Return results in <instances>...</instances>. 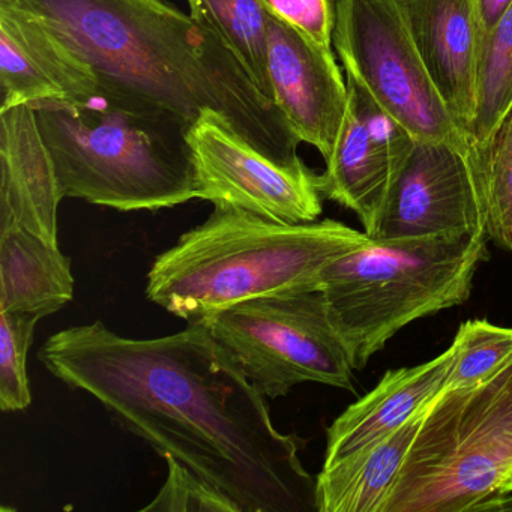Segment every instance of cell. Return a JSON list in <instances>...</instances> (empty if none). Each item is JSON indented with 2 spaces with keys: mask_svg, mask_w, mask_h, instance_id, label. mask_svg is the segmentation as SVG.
<instances>
[{
  "mask_svg": "<svg viewBox=\"0 0 512 512\" xmlns=\"http://www.w3.org/2000/svg\"><path fill=\"white\" fill-rule=\"evenodd\" d=\"M512 491V475L509 476L508 479H506L505 482L502 484V493H511Z\"/></svg>",
  "mask_w": 512,
  "mask_h": 512,
  "instance_id": "4316f807",
  "label": "cell"
},
{
  "mask_svg": "<svg viewBox=\"0 0 512 512\" xmlns=\"http://www.w3.org/2000/svg\"><path fill=\"white\" fill-rule=\"evenodd\" d=\"M401 4L440 98L469 137L478 109L484 40L479 0H401Z\"/></svg>",
  "mask_w": 512,
  "mask_h": 512,
  "instance_id": "5bb4252c",
  "label": "cell"
},
{
  "mask_svg": "<svg viewBox=\"0 0 512 512\" xmlns=\"http://www.w3.org/2000/svg\"><path fill=\"white\" fill-rule=\"evenodd\" d=\"M34 110L62 199L122 212L199 199L190 125L181 119L100 91L83 103Z\"/></svg>",
  "mask_w": 512,
  "mask_h": 512,
  "instance_id": "277c9868",
  "label": "cell"
},
{
  "mask_svg": "<svg viewBox=\"0 0 512 512\" xmlns=\"http://www.w3.org/2000/svg\"><path fill=\"white\" fill-rule=\"evenodd\" d=\"M346 83V115L325 160L320 191L323 199L355 212L371 236L416 140L355 82Z\"/></svg>",
  "mask_w": 512,
  "mask_h": 512,
  "instance_id": "8fae6325",
  "label": "cell"
},
{
  "mask_svg": "<svg viewBox=\"0 0 512 512\" xmlns=\"http://www.w3.org/2000/svg\"><path fill=\"white\" fill-rule=\"evenodd\" d=\"M370 239L335 220L289 224L214 208L155 259L146 298L188 323L251 299L319 290L334 260Z\"/></svg>",
  "mask_w": 512,
  "mask_h": 512,
  "instance_id": "3957f363",
  "label": "cell"
},
{
  "mask_svg": "<svg viewBox=\"0 0 512 512\" xmlns=\"http://www.w3.org/2000/svg\"><path fill=\"white\" fill-rule=\"evenodd\" d=\"M484 146L415 142L370 238L485 229Z\"/></svg>",
  "mask_w": 512,
  "mask_h": 512,
  "instance_id": "30bf717a",
  "label": "cell"
},
{
  "mask_svg": "<svg viewBox=\"0 0 512 512\" xmlns=\"http://www.w3.org/2000/svg\"><path fill=\"white\" fill-rule=\"evenodd\" d=\"M164 460L169 467L166 482L160 493L142 511L241 512L229 497L215 490L175 458L167 457Z\"/></svg>",
  "mask_w": 512,
  "mask_h": 512,
  "instance_id": "cb8c5ba5",
  "label": "cell"
},
{
  "mask_svg": "<svg viewBox=\"0 0 512 512\" xmlns=\"http://www.w3.org/2000/svg\"><path fill=\"white\" fill-rule=\"evenodd\" d=\"M512 0H479V13H481L482 29L484 35L494 28L499 22L502 14L505 13Z\"/></svg>",
  "mask_w": 512,
  "mask_h": 512,
  "instance_id": "484cf974",
  "label": "cell"
},
{
  "mask_svg": "<svg viewBox=\"0 0 512 512\" xmlns=\"http://www.w3.org/2000/svg\"><path fill=\"white\" fill-rule=\"evenodd\" d=\"M199 199L280 223H313L322 215L320 175L269 157L220 113L206 110L187 133Z\"/></svg>",
  "mask_w": 512,
  "mask_h": 512,
  "instance_id": "9c48e42d",
  "label": "cell"
},
{
  "mask_svg": "<svg viewBox=\"0 0 512 512\" xmlns=\"http://www.w3.org/2000/svg\"><path fill=\"white\" fill-rule=\"evenodd\" d=\"M482 179L488 241L512 254V110L484 146Z\"/></svg>",
  "mask_w": 512,
  "mask_h": 512,
  "instance_id": "44dd1931",
  "label": "cell"
},
{
  "mask_svg": "<svg viewBox=\"0 0 512 512\" xmlns=\"http://www.w3.org/2000/svg\"><path fill=\"white\" fill-rule=\"evenodd\" d=\"M452 346L454 361L443 389L475 385L512 355V328L496 326L487 320H467L458 328Z\"/></svg>",
  "mask_w": 512,
  "mask_h": 512,
  "instance_id": "7402d4cb",
  "label": "cell"
},
{
  "mask_svg": "<svg viewBox=\"0 0 512 512\" xmlns=\"http://www.w3.org/2000/svg\"><path fill=\"white\" fill-rule=\"evenodd\" d=\"M0 86V113L26 104L83 103L98 94L94 70L11 0H0Z\"/></svg>",
  "mask_w": 512,
  "mask_h": 512,
  "instance_id": "4fadbf2b",
  "label": "cell"
},
{
  "mask_svg": "<svg viewBox=\"0 0 512 512\" xmlns=\"http://www.w3.org/2000/svg\"><path fill=\"white\" fill-rule=\"evenodd\" d=\"M268 70L274 103L299 142L328 158L347 107L334 52L269 14Z\"/></svg>",
  "mask_w": 512,
  "mask_h": 512,
  "instance_id": "7c38bea8",
  "label": "cell"
},
{
  "mask_svg": "<svg viewBox=\"0 0 512 512\" xmlns=\"http://www.w3.org/2000/svg\"><path fill=\"white\" fill-rule=\"evenodd\" d=\"M38 358L239 511H317L316 478L301 460L305 440L275 428L266 397L205 323L149 340L121 337L103 322L74 326L52 335Z\"/></svg>",
  "mask_w": 512,
  "mask_h": 512,
  "instance_id": "6da1fadb",
  "label": "cell"
},
{
  "mask_svg": "<svg viewBox=\"0 0 512 512\" xmlns=\"http://www.w3.org/2000/svg\"><path fill=\"white\" fill-rule=\"evenodd\" d=\"M40 317L0 310V409L20 412L32 401L28 377V353Z\"/></svg>",
  "mask_w": 512,
  "mask_h": 512,
  "instance_id": "603a6c76",
  "label": "cell"
},
{
  "mask_svg": "<svg viewBox=\"0 0 512 512\" xmlns=\"http://www.w3.org/2000/svg\"><path fill=\"white\" fill-rule=\"evenodd\" d=\"M62 200L34 107L0 113V229L25 227L59 247Z\"/></svg>",
  "mask_w": 512,
  "mask_h": 512,
  "instance_id": "9a60e30c",
  "label": "cell"
},
{
  "mask_svg": "<svg viewBox=\"0 0 512 512\" xmlns=\"http://www.w3.org/2000/svg\"><path fill=\"white\" fill-rule=\"evenodd\" d=\"M332 46L346 71L416 142L470 146L419 55L401 0H332Z\"/></svg>",
  "mask_w": 512,
  "mask_h": 512,
  "instance_id": "ba28073f",
  "label": "cell"
},
{
  "mask_svg": "<svg viewBox=\"0 0 512 512\" xmlns=\"http://www.w3.org/2000/svg\"><path fill=\"white\" fill-rule=\"evenodd\" d=\"M427 406L383 439L323 466L316 478L317 512H382Z\"/></svg>",
  "mask_w": 512,
  "mask_h": 512,
  "instance_id": "ac0fdd59",
  "label": "cell"
},
{
  "mask_svg": "<svg viewBox=\"0 0 512 512\" xmlns=\"http://www.w3.org/2000/svg\"><path fill=\"white\" fill-rule=\"evenodd\" d=\"M512 110V2L482 40L478 109L469 137L485 146Z\"/></svg>",
  "mask_w": 512,
  "mask_h": 512,
  "instance_id": "ffe728a7",
  "label": "cell"
},
{
  "mask_svg": "<svg viewBox=\"0 0 512 512\" xmlns=\"http://www.w3.org/2000/svg\"><path fill=\"white\" fill-rule=\"evenodd\" d=\"M485 229L370 238L323 271L320 290L355 370L422 317L464 304L490 259Z\"/></svg>",
  "mask_w": 512,
  "mask_h": 512,
  "instance_id": "5b68a950",
  "label": "cell"
},
{
  "mask_svg": "<svg viewBox=\"0 0 512 512\" xmlns=\"http://www.w3.org/2000/svg\"><path fill=\"white\" fill-rule=\"evenodd\" d=\"M512 475V355L428 403L382 512L496 511Z\"/></svg>",
  "mask_w": 512,
  "mask_h": 512,
  "instance_id": "8992f818",
  "label": "cell"
},
{
  "mask_svg": "<svg viewBox=\"0 0 512 512\" xmlns=\"http://www.w3.org/2000/svg\"><path fill=\"white\" fill-rule=\"evenodd\" d=\"M94 70L98 91L191 125L220 113L269 157L302 163L277 104L251 82L217 35L169 0H11Z\"/></svg>",
  "mask_w": 512,
  "mask_h": 512,
  "instance_id": "7a4b0ae2",
  "label": "cell"
},
{
  "mask_svg": "<svg viewBox=\"0 0 512 512\" xmlns=\"http://www.w3.org/2000/svg\"><path fill=\"white\" fill-rule=\"evenodd\" d=\"M73 298L70 257L25 227L0 229V310L43 319Z\"/></svg>",
  "mask_w": 512,
  "mask_h": 512,
  "instance_id": "e0dca14e",
  "label": "cell"
},
{
  "mask_svg": "<svg viewBox=\"0 0 512 512\" xmlns=\"http://www.w3.org/2000/svg\"><path fill=\"white\" fill-rule=\"evenodd\" d=\"M205 325L263 397H286L302 383L355 389L349 349L320 289L251 299Z\"/></svg>",
  "mask_w": 512,
  "mask_h": 512,
  "instance_id": "52a82bcc",
  "label": "cell"
},
{
  "mask_svg": "<svg viewBox=\"0 0 512 512\" xmlns=\"http://www.w3.org/2000/svg\"><path fill=\"white\" fill-rule=\"evenodd\" d=\"M190 16L220 38L257 89L274 103L268 70L269 13L260 0H187Z\"/></svg>",
  "mask_w": 512,
  "mask_h": 512,
  "instance_id": "d6986e66",
  "label": "cell"
},
{
  "mask_svg": "<svg viewBox=\"0 0 512 512\" xmlns=\"http://www.w3.org/2000/svg\"><path fill=\"white\" fill-rule=\"evenodd\" d=\"M454 346L415 367L386 371L367 395L347 407L326 431L323 466H331L383 439L421 412L443 388Z\"/></svg>",
  "mask_w": 512,
  "mask_h": 512,
  "instance_id": "2e32d148",
  "label": "cell"
},
{
  "mask_svg": "<svg viewBox=\"0 0 512 512\" xmlns=\"http://www.w3.org/2000/svg\"><path fill=\"white\" fill-rule=\"evenodd\" d=\"M269 14L319 46L332 49V0H260Z\"/></svg>",
  "mask_w": 512,
  "mask_h": 512,
  "instance_id": "d4e9b609",
  "label": "cell"
}]
</instances>
